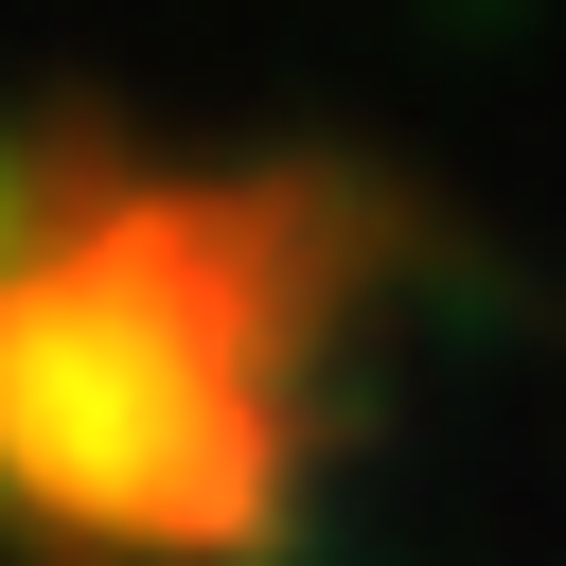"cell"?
Returning a JSON list of instances; mask_svg holds the SVG:
<instances>
[{
	"mask_svg": "<svg viewBox=\"0 0 566 566\" xmlns=\"http://www.w3.org/2000/svg\"><path fill=\"white\" fill-rule=\"evenodd\" d=\"M460 212L354 142L0 124V566H318Z\"/></svg>",
	"mask_w": 566,
	"mask_h": 566,
	"instance_id": "cell-1",
	"label": "cell"
}]
</instances>
